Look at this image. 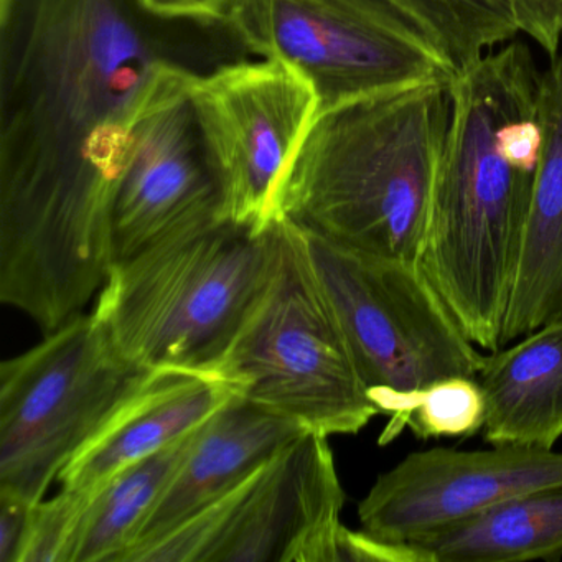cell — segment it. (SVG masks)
Here are the masks:
<instances>
[{
  "instance_id": "6da1fadb",
  "label": "cell",
  "mask_w": 562,
  "mask_h": 562,
  "mask_svg": "<svg viewBox=\"0 0 562 562\" xmlns=\"http://www.w3.org/2000/svg\"><path fill=\"white\" fill-rule=\"evenodd\" d=\"M232 25L143 0H12L0 19V301L44 334L81 314L114 265L111 205L162 68L248 60Z\"/></svg>"
},
{
  "instance_id": "7a4b0ae2",
  "label": "cell",
  "mask_w": 562,
  "mask_h": 562,
  "mask_svg": "<svg viewBox=\"0 0 562 562\" xmlns=\"http://www.w3.org/2000/svg\"><path fill=\"white\" fill-rule=\"evenodd\" d=\"M541 70L512 41L452 78L419 266L467 337L499 350L542 153Z\"/></svg>"
},
{
  "instance_id": "3957f363",
  "label": "cell",
  "mask_w": 562,
  "mask_h": 562,
  "mask_svg": "<svg viewBox=\"0 0 562 562\" xmlns=\"http://www.w3.org/2000/svg\"><path fill=\"white\" fill-rule=\"evenodd\" d=\"M452 78L321 114L279 182L274 220L351 251L419 261L452 113Z\"/></svg>"
},
{
  "instance_id": "277c9868",
  "label": "cell",
  "mask_w": 562,
  "mask_h": 562,
  "mask_svg": "<svg viewBox=\"0 0 562 562\" xmlns=\"http://www.w3.org/2000/svg\"><path fill=\"white\" fill-rule=\"evenodd\" d=\"M279 218L261 232L218 223L114 262L93 315L140 370L216 373L268 282Z\"/></svg>"
},
{
  "instance_id": "5b68a950",
  "label": "cell",
  "mask_w": 562,
  "mask_h": 562,
  "mask_svg": "<svg viewBox=\"0 0 562 562\" xmlns=\"http://www.w3.org/2000/svg\"><path fill=\"white\" fill-rule=\"evenodd\" d=\"M216 373L238 396L322 436H353L380 414L304 232L288 220L279 218L271 276Z\"/></svg>"
},
{
  "instance_id": "8992f818",
  "label": "cell",
  "mask_w": 562,
  "mask_h": 562,
  "mask_svg": "<svg viewBox=\"0 0 562 562\" xmlns=\"http://www.w3.org/2000/svg\"><path fill=\"white\" fill-rule=\"evenodd\" d=\"M304 235L368 396L390 416L380 439L390 442L407 427L424 390L449 378H476L483 355L419 262L378 258Z\"/></svg>"
},
{
  "instance_id": "52a82bcc",
  "label": "cell",
  "mask_w": 562,
  "mask_h": 562,
  "mask_svg": "<svg viewBox=\"0 0 562 562\" xmlns=\"http://www.w3.org/2000/svg\"><path fill=\"white\" fill-rule=\"evenodd\" d=\"M144 373L93 314H78L0 364V492L44 499Z\"/></svg>"
},
{
  "instance_id": "ba28073f",
  "label": "cell",
  "mask_w": 562,
  "mask_h": 562,
  "mask_svg": "<svg viewBox=\"0 0 562 562\" xmlns=\"http://www.w3.org/2000/svg\"><path fill=\"white\" fill-rule=\"evenodd\" d=\"M228 24L251 54L288 65L314 88L318 116L456 77L430 38L387 0H238Z\"/></svg>"
},
{
  "instance_id": "9c48e42d",
  "label": "cell",
  "mask_w": 562,
  "mask_h": 562,
  "mask_svg": "<svg viewBox=\"0 0 562 562\" xmlns=\"http://www.w3.org/2000/svg\"><path fill=\"white\" fill-rule=\"evenodd\" d=\"M344 505L328 437L304 430L131 562H340Z\"/></svg>"
},
{
  "instance_id": "30bf717a",
  "label": "cell",
  "mask_w": 562,
  "mask_h": 562,
  "mask_svg": "<svg viewBox=\"0 0 562 562\" xmlns=\"http://www.w3.org/2000/svg\"><path fill=\"white\" fill-rule=\"evenodd\" d=\"M196 77L162 68L144 94L114 189V262L223 220L222 183L192 100Z\"/></svg>"
},
{
  "instance_id": "8fae6325",
  "label": "cell",
  "mask_w": 562,
  "mask_h": 562,
  "mask_svg": "<svg viewBox=\"0 0 562 562\" xmlns=\"http://www.w3.org/2000/svg\"><path fill=\"white\" fill-rule=\"evenodd\" d=\"M192 100L218 170L223 220L261 232L318 117L314 88L281 61L243 60L196 77Z\"/></svg>"
},
{
  "instance_id": "7c38bea8",
  "label": "cell",
  "mask_w": 562,
  "mask_h": 562,
  "mask_svg": "<svg viewBox=\"0 0 562 562\" xmlns=\"http://www.w3.org/2000/svg\"><path fill=\"white\" fill-rule=\"evenodd\" d=\"M562 485V452L525 446L434 447L378 476L358 506L361 529L414 544L536 490Z\"/></svg>"
},
{
  "instance_id": "4fadbf2b",
  "label": "cell",
  "mask_w": 562,
  "mask_h": 562,
  "mask_svg": "<svg viewBox=\"0 0 562 562\" xmlns=\"http://www.w3.org/2000/svg\"><path fill=\"white\" fill-rule=\"evenodd\" d=\"M233 394L218 373L146 371L61 470V488L91 492L124 467L202 426Z\"/></svg>"
},
{
  "instance_id": "5bb4252c",
  "label": "cell",
  "mask_w": 562,
  "mask_h": 562,
  "mask_svg": "<svg viewBox=\"0 0 562 562\" xmlns=\"http://www.w3.org/2000/svg\"><path fill=\"white\" fill-rule=\"evenodd\" d=\"M304 432L294 420L233 394L196 434L192 449L144 521L123 562L212 505Z\"/></svg>"
},
{
  "instance_id": "9a60e30c",
  "label": "cell",
  "mask_w": 562,
  "mask_h": 562,
  "mask_svg": "<svg viewBox=\"0 0 562 562\" xmlns=\"http://www.w3.org/2000/svg\"><path fill=\"white\" fill-rule=\"evenodd\" d=\"M542 153L506 327L529 334L562 318V47L541 71Z\"/></svg>"
},
{
  "instance_id": "2e32d148",
  "label": "cell",
  "mask_w": 562,
  "mask_h": 562,
  "mask_svg": "<svg viewBox=\"0 0 562 562\" xmlns=\"http://www.w3.org/2000/svg\"><path fill=\"white\" fill-rule=\"evenodd\" d=\"M476 381L486 442L554 449L562 437V318L483 357Z\"/></svg>"
},
{
  "instance_id": "e0dca14e",
  "label": "cell",
  "mask_w": 562,
  "mask_h": 562,
  "mask_svg": "<svg viewBox=\"0 0 562 562\" xmlns=\"http://www.w3.org/2000/svg\"><path fill=\"white\" fill-rule=\"evenodd\" d=\"M414 544L432 562H518L562 554V485L536 490Z\"/></svg>"
},
{
  "instance_id": "ac0fdd59",
  "label": "cell",
  "mask_w": 562,
  "mask_h": 562,
  "mask_svg": "<svg viewBox=\"0 0 562 562\" xmlns=\"http://www.w3.org/2000/svg\"><path fill=\"white\" fill-rule=\"evenodd\" d=\"M200 427L124 467L91 490L71 562H123L147 516L192 449Z\"/></svg>"
},
{
  "instance_id": "d6986e66",
  "label": "cell",
  "mask_w": 562,
  "mask_h": 562,
  "mask_svg": "<svg viewBox=\"0 0 562 562\" xmlns=\"http://www.w3.org/2000/svg\"><path fill=\"white\" fill-rule=\"evenodd\" d=\"M430 38L453 74L519 34L502 0H387Z\"/></svg>"
},
{
  "instance_id": "ffe728a7",
  "label": "cell",
  "mask_w": 562,
  "mask_h": 562,
  "mask_svg": "<svg viewBox=\"0 0 562 562\" xmlns=\"http://www.w3.org/2000/svg\"><path fill=\"white\" fill-rule=\"evenodd\" d=\"M485 413V396L476 378H449L419 394L407 427L423 439L469 437L483 429Z\"/></svg>"
},
{
  "instance_id": "44dd1931",
  "label": "cell",
  "mask_w": 562,
  "mask_h": 562,
  "mask_svg": "<svg viewBox=\"0 0 562 562\" xmlns=\"http://www.w3.org/2000/svg\"><path fill=\"white\" fill-rule=\"evenodd\" d=\"M90 493L61 488L54 498L35 503L19 562H71Z\"/></svg>"
},
{
  "instance_id": "7402d4cb",
  "label": "cell",
  "mask_w": 562,
  "mask_h": 562,
  "mask_svg": "<svg viewBox=\"0 0 562 562\" xmlns=\"http://www.w3.org/2000/svg\"><path fill=\"white\" fill-rule=\"evenodd\" d=\"M519 34L535 42L549 58L562 47V0H502Z\"/></svg>"
},
{
  "instance_id": "603a6c76",
  "label": "cell",
  "mask_w": 562,
  "mask_h": 562,
  "mask_svg": "<svg viewBox=\"0 0 562 562\" xmlns=\"http://www.w3.org/2000/svg\"><path fill=\"white\" fill-rule=\"evenodd\" d=\"M432 562L416 544L386 541L370 532L344 528L340 538V562Z\"/></svg>"
},
{
  "instance_id": "cb8c5ba5",
  "label": "cell",
  "mask_w": 562,
  "mask_h": 562,
  "mask_svg": "<svg viewBox=\"0 0 562 562\" xmlns=\"http://www.w3.org/2000/svg\"><path fill=\"white\" fill-rule=\"evenodd\" d=\"M34 505L21 496L0 492V562H19Z\"/></svg>"
},
{
  "instance_id": "d4e9b609",
  "label": "cell",
  "mask_w": 562,
  "mask_h": 562,
  "mask_svg": "<svg viewBox=\"0 0 562 562\" xmlns=\"http://www.w3.org/2000/svg\"><path fill=\"white\" fill-rule=\"evenodd\" d=\"M238 0H143L144 8L159 18L202 19L228 24Z\"/></svg>"
},
{
  "instance_id": "484cf974",
  "label": "cell",
  "mask_w": 562,
  "mask_h": 562,
  "mask_svg": "<svg viewBox=\"0 0 562 562\" xmlns=\"http://www.w3.org/2000/svg\"><path fill=\"white\" fill-rule=\"evenodd\" d=\"M12 0H0V19H4L11 9Z\"/></svg>"
}]
</instances>
